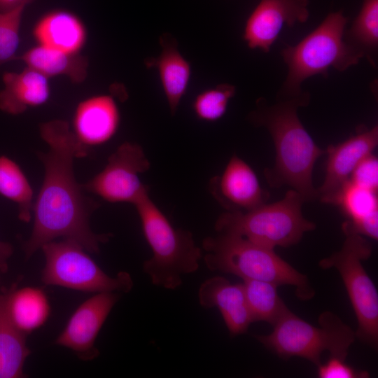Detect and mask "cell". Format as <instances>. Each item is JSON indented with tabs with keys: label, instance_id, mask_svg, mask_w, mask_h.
Wrapping results in <instances>:
<instances>
[{
	"label": "cell",
	"instance_id": "cell-3",
	"mask_svg": "<svg viewBox=\"0 0 378 378\" xmlns=\"http://www.w3.org/2000/svg\"><path fill=\"white\" fill-rule=\"evenodd\" d=\"M347 22L342 10L331 12L298 43L281 50L288 74L276 97L307 95L309 93L301 88L306 79L316 75L328 77L330 68L346 71L364 58L360 51L344 39Z\"/></svg>",
	"mask_w": 378,
	"mask_h": 378
},
{
	"label": "cell",
	"instance_id": "cell-32",
	"mask_svg": "<svg viewBox=\"0 0 378 378\" xmlns=\"http://www.w3.org/2000/svg\"><path fill=\"white\" fill-rule=\"evenodd\" d=\"M34 0H0V12H8L25 8Z\"/></svg>",
	"mask_w": 378,
	"mask_h": 378
},
{
	"label": "cell",
	"instance_id": "cell-2",
	"mask_svg": "<svg viewBox=\"0 0 378 378\" xmlns=\"http://www.w3.org/2000/svg\"><path fill=\"white\" fill-rule=\"evenodd\" d=\"M309 94L298 97H276L270 104L259 98L256 108L248 115L254 125L265 127L275 148L274 166L265 170L268 184L275 188L289 186L304 202L318 200L312 181L316 161L326 150L319 148L300 121L298 110L306 106Z\"/></svg>",
	"mask_w": 378,
	"mask_h": 378
},
{
	"label": "cell",
	"instance_id": "cell-30",
	"mask_svg": "<svg viewBox=\"0 0 378 378\" xmlns=\"http://www.w3.org/2000/svg\"><path fill=\"white\" fill-rule=\"evenodd\" d=\"M318 367V377L320 378H365L369 373L365 370H358L345 363V360L330 357L324 364Z\"/></svg>",
	"mask_w": 378,
	"mask_h": 378
},
{
	"label": "cell",
	"instance_id": "cell-13",
	"mask_svg": "<svg viewBox=\"0 0 378 378\" xmlns=\"http://www.w3.org/2000/svg\"><path fill=\"white\" fill-rule=\"evenodd\" d=\"M378 144V127H359L356 134L345 141L330 145L326 150L328 160L322 185L317 189L318 200L332 204L342 188L349 181L358 164L372 153Z\"/></svg>",
	"mask_w": 378,
	"mask_h": 378
},
{
	"label": "cell",
	"instance_id": "cell-18",
	"mask_svg": "<svg viewBox=\"0 0 378 378\" xmlns=\"http://www.w3.org/2000/svg\"><path fill=\"white\" fill-rule=\"evenodd\" d=\"M33 36L38 44L70 53H79L87 38L80 18L64 9L43 15L35 24Z\"/></svg>",
	"mask_w": 378,
	"mask_h": 378
},
{
	"label": "cell",
	"instance_id": "cell-15",
	"mask_svg": "<svg viewBox=\"0 0 378 378\" xmlns=\"http://www.w3.org/2000/svg\"><path fill=\"white\" fill-rule=\"evenodd\" d=\"M120 113L114 99L106 94L87 98L76 106L73 117V132L83 146L102 145L116 133Z\"/></svg>",
	"mask_w": 378,
	"mask_h": 378
},
{
	"label": "cell",
	"instance_id": "cell-20",
	"mask_svg": "<svg viewBox=\"0 0 378 378\" xmlns=\"http://www.w3.org/2000/svg\"><path fill=\"white\" fill-rule=\"evenodd\" d=\"M7 314L15 328L27 335L41 327L50 314V304L41 288L12 286L3 293Z\"/></svg>",
	"mask_w": 378,
	"mask_h": 378
},
{
	"label": "cell",
	"instance_id": "cell-19",
	"mask_svg": "<svg viewBox=\"0 0 378 378\" xmlns=\"http://www.w3.org/2000/svg\"><path fill=\"white\" fill-rule=\"evenodd\" d=\"M160 55L146 59L147 68H156L171 113L174 115L184 95L190 78V63L181 55L176 39L168 33L160 38Z\"/></svg>",
	"mask_w": 378,
	"mask_h": 378
},
{
	"label": "cell",
	"instance_id": "cell-11",
	"mask_svg": "<svg viewBox=\"0 0 378 378\" xmlns=\"http://www.w3.org/2000/svg\"><path fill=\"white\" fill-rule=\"evenodd\" d=\"M121 295L97 293L80 304L69 318L55 344L71 350L80 359L90 360L99 351L94 344L98 334Z\"/></svg>",
	"mask_w": 378,
	"mask_h": 378
},
{
	"label": "cell",
	"instance_id": "cell-27",
	"mask_svg": "<svg viewBox=\"0 0 378 378\" xmlns=\"http://www.w3.org/2000/svg\"><path fill=\"white\" fill-rule=\"evenodd\" d=\"M236 88L229 83H222L200 93L192 108L196 116L204 121H216L224 115Z\"/></svg>",
	"mask_w": 378,
	"mask_h": 378
},
{
	"label": "cell",
	"instance_id": "cell-29",
	"mask_svg": "<svg viewBox=\"0 0 378 378\" xmlns=\"http://www.w3.org/2000/svg\"><path fill=\"white\" fill-rule=\"evenodd\" d=\"M349 181L359 186L377 192V157L371 153L364 158L355 167Z\"/></svg>",
	"mask_w": 378,
	"mask_h": 378
},
{
	"label": "cell",
	"instance_id": "cell-12",
	"mask_svg": "<svg viewBox=\"0 0 378 378\" xmlns=\"http://www.w3.org/2000/svg\"><path fill=\"white\" fill-rule=\"evenodd\" d=\"M309 4V0H260L246 22L243 38L248 47L268 52L284 25L308 20Z\"/></svg>",
	"mask_w": 378,
	"mask_h": 378
},
{
	"label": "cell",
	"instance_id": "cell-16",
	"mask_svg": "<svg viewBox=\"0 0 378 378\" xmlns=\"http://www.w3.org/2000/svg\"><path fill=\"white\" fill-rule=\"evenodd\" d=\"M198 300L205 309H219L231 336L246 332L253 323L243 284H232L222 276L211 277L200 285Z\"/></svg>",
	"mask_w": 378,
	"mask_h": 378
},
{
	"label": "cell",
	"instance_id": "cell-26",
	"mask_svg": "<svg viewBox=\"0 0 378 378\" xmlns=\"http://www.w3.org/2000/svg\"><path fill=\"white\" fill-rule=\"evenodd\" d=\"M337 205L351 223H356L378 212L377 192L348 181L334 199Z\"/></svg>",
	"mask_w": 378,
	"mask_h": 378
},
{
	"label": "cell",
	"instance_id": "cell-28",
	"mask_svg": "<svg viewBox=\"0 0 378 378\" xmlns=\"http://www.w3.org/2000/svg\"><path fill=\"white\" fill-rule=\"evenodd\" d=\"M24 8L0 12V66L18 57L20 24Z\"/></svg>",
	"mask_w": 378,
	"mask_h": 378
},
{
	"label": "cell",
	"instance_id": "cell-25",
	"mask_svg": "<svg viewBox=\"0 0 378 378\" xmlns=\"http://www.w3.org/2000/svg\"><path fill=\"white\" fill-rule=\"evenodd\" d=\"M0 194L18 205V217L29 223L33 211V190L21 168L12 160L0 156Z\"/></svg>",
	"mask_w": 378,
	"mask_h": 378
},
{
	"label": "cell",
	"instance_id": "cell-4",
	"mask_svg": "<svg viewBox=\"0 0 378 378\" xmlns=\"http://www.w3.org/2000/svg\"><path fill=\"white\" fill-rule=\"evenodd\" d=\"M205 265L213 272L230 274L279 286L295 287V295L309 300L315 295L307 275L279 257L274 249L255 244L234 234L219 233L202 241Z\"/></svg>",
	"mask_w": 378,
	"mask_h": 378
},
{
	"label": "cell",
	"instance_id": "cell-21",
	"mask_svg": "<svg viewBox=\"0 0 378 378\" xmlns=\"http://www.w3.org/2000/svg\"><path fill=\"white\" fill-rule=\"evenodd\" d=\"M16 59L24 62L48 78L67 76L72 83H80L88 74V59L80 53H70L38 44Z\"/></svg>",
	"mask_w": 378,
	"mask_h": 378
},
{
	"label": "cell",
	"instance_id": "cell-5",
	"mask_svg": "<svg viewBox=\"0 0 378 378\" xmlns=\"http://www.w3.org/2000/svg\"><path fill=\"white\" fill-rule=\"evenodd\" d=\"M134 206L140 218L144 235L153 252L143 265L151 283L168 290L182 284V276L195 272L203 257L192 233L175 228L154 203L149 192Z\"/></svg>",
	"mask_w": 378,
	"mask_h": 378
},
{
	"label": "cell",
	"instance_id": "cell-10",
	"mask_svg": "<svg viewBox=\"0 0 378 378\" xmlns=\"http://www.w3.org/2000/svg\"><path fill=\"white\" fill-rule=\"evenodd\" d=\"M150 165L141 146L124 142L108 157L104 168L82 187L108 202L134 204L149 192L140 176Z\"/></svg>",
	"mask_w": 378,
	"mask_h": 378
},
{
	"label": "cell",
	"instance_id": "cell-6",
	"mask_svg": "<svg viewBox=\"0 0 378 378\" xmlns=\"http://www.w3.org/2000/svg\"><path fill=\"white\" fill-rule=\"evenodd\" d=\"M318 321L320 326H314L288 309L271 333L254 337L283 359L298 356L318 366L321 354L328 351L331 358L345 360L356 332L331 312L321 314Z\"/></svg>",
	"mask_w": 378,
	"mask_h": 378
},
{
	"label": "cell",
	"instance_id": "cell-17",
	"mask_svg": "<svg viewBox=\"0 0 378 378\" xmlns=\"http://www.w3.org/2000/svg\"><path fill=\"white\" fill-rule=\"evenodd\" d=\"M48 78L28 66L20 73L6 72L3 75L4 87L0 91V109L18 115L29 107L44 104L50 95Z\"/></svg>",
	"mask_w": 378,
	"mask_h": 378
},
{
	"label": "cell",
	"instance_id": "cell-22",
	"mask_svg": "<svg viewBox=\"0 0 378 378\" xmlns=\"http://www.w3.org/2000/svg\"><path fill=\"white\" fill-rule=\"evenodd\" d=\"M26 337L9 318L0 293V378L25 377L23 368L30 354Z\"/></svg>",
	"mask_w": 378,
	"mask_h": 378
},
{
	"label": "cell",
	"instance_id": "cell-14",
	"mask_svg": "<svg viewBox=\"0 0 378 378\" xmlns=\"http://www.w3.org/2000/svg\"><path fill=\"white\" fill-rule=\"evenodd\" d=\"M209 190L226 211H246L266 203L268 195L262 188L251 166L232 155L221 174L213 177Z\"/></svg>",
	"mask_w": 378,
	"mask_h": 378
},
{
	"label": "cell",
	"instance_id": "cell-31",
	"mask_svg": "<svg viewBox=\"0 0 378 378\" xmlns=\"http://www.w3.org/2000/svg\"><path fill=\"white\" fill-rule=\"evenodd\" d=\"M13 251L10 244L0 240V272L5 273L8 270V260Z\"/></svg>",
	"mask_w": 378,
	"mask_h": 378
},
{
	"label": "cell",
	"instance_id": "cell-1",
	"mask_svg": "<svg viewBox=\"0 0 378 378\" xmlns=\"http://www.w3.org/2000/svg\"><path fill=\"white\" fill-rule=\"evenodd\" d=\"M41 138L49 146L38 157L45 168L42 186L33 205L34 225L30 237L23 244L26 258L58 237L80 244L87 252L98 253L101 244L112 234H97L90 227V218L99 204L85 195L74 176V160L88 155L69 123L54 120L40 126Z\"/></svg>",
	"mask_w": 378,
	"mask_h": 378
},
{
	"label": "cell",
	"instance_id": "cell-7",
	"mask_svg": "<svg viewBox=\"0 0 378 378\" xmlns=\"http://www.w3.org/2000/svg\"><path fill=\"white\" fill-rule=\"evenodd\" d=\"M304 202L295 190L287 191L284 198L263 204L246 211H225L216 220L219 233L241 236L255 244L274 249L298 244L303 234L316 228L302 212Z\"/></svg>",
	"mask_w": 378,
	"mask_h": 378
},
{
	"label": "cell",
	"instance_id": "cell-24",
	"mask_svg": "<svg viewBox=\"0 0 378 378\" xmlns=\"http://www.w3.org/2000/svg\"><path fill=\"white\" fill-rule=\"evenodd\" d=\"M344 39L360 51L374 64L378 47V0H363L351 27L344 31Z\"/></svg>",
	"mask_w": 378,
	"mask_h": 378
},
{
	"label": "cell",
	"instance_id": "cell-8",
	"mask_svg": "<svg viewBox=\"0 0 378 378\" xmlns=\"http://www.w3.org/2000/svg\"><path fill=\"white\" fill-rule=\"evenodd\" d=\"M345 239L341 249L321 259L323 270L335 268L340 274L355 312L356 337L377 349L378 344V293L362 262L372 254L371 244L356 232L348 220L342 225Z\"/></svg>",
	"mask_w": 378,
	"mask_h": 378
},
{
	"label": "cell",
	"instance_id": "cell-23",
	"mask_svg": "<svg viewBox=\"0 0 378 378\" xmlns=\"http://www.w3.org/2000/svg\"><path fill=\"white\" fill-rule=\"evenodd\" d=\"M242 284L252 322L274 326L289 309L277 293V285L255 279H244Z\"/></svg>",
	"mask_w": 378,
	"mask_h": 378
},
{
	"label": "cell",
	"instance_id": "cell-9",
	"mask_svg": "<svg viewBox=\"0 0 378 378\" xmlns=\"http://www.w3.org/2000/svg\"><path fill=\"white\" fill-rule=\"evenodd\" d=\"M41 248L46 260L41 280L46 285L96 293H128L133 288L128 272L120 271L115 276H109L76 241L53 240Z\"/></svg>",
	"mask_w": 378,
	"mask_h": 378
}]
</instances>
